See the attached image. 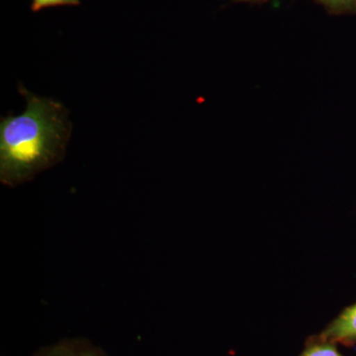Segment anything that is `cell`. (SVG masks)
I'll use <instances>...</instances> for the list:
<instances>
[{"label":"cell","mask_w":356,"mask_h":356,"mask_svg":"<svg viewBox=\"0 0 356 356\" xmlns=\"http://www.w3.org/2000/svg\"><path fill=\"white\" fill-rule=\"evenodd\" d=\"M81 0H32L30 9L33 13H39L46 8L58 6H79Z\"/></svg>","instance_id":"cell-6"},{"label":"cell","mask_w":356,"mask_h":356,"mask_svg":"<svg viewBox=\"0 0 356 356\" xmlns=\"http://www.w3.org/2000/svg\"><path fill=\"white\" fill-rule=\"evenodd\" d=\"M271 0H236L247 3H266ZM334 15H356V0H314Z\"/></svg>","instance_id":"cell-4"},{"label":"cell","mask_w":356,"mask_h":356,"mask_svg":"<svg viewBox=\"0 0 356 356\" xmlns=\"http://www.w3.org/2000/svg\"><path fill=\"white\" fill-rule=\"evenodd\" d=\"M18 90L26 98L25 111L0 119V181L10 187L62 161L72 128L62 103L33 95L22 84Z\"/></svg>","instance_id":"cell-1"},{"label":"cell","mask_w":356,"mask_h":356,"mask_svg":"<svg viewBox=\"0 0 356 356\" xmlns=\"http://www.w3.org/2000/svg\"><path fill=\"white\" fill-rule=\"evenodd\" d=\"M337 344L312 339L307 343L305 350L299 356H343L337 348Z\"/></svg>","instance_id":"cell-5"},{"label":"cell","mask_w":356,"mask_h":356,"mask_svg":"<svg viewBox=\"0 0 356 356\" xmlns=\"http://www.w3.org/2000/svg\"><path fill=\"white\" fill-rule=\"evenodd\" d=\"M318 341L353 346L356 343V303L344 309L324 331L313 337Z\"/></svg>","instance_id":"cell-2"},{"label":"cell","mask_w":356,"mask_h":356,"mask_svg":"<svg viewBox=\"0 0 356 356\" xmlns=\"http://www.w3.org/2000/svg\"><path fill=\"white\" fill-rule=\"evenodd\" d=\"M36 356H106L100 348L84 341H67L44 348Z\"/></svg>","instance_id":"cell-3"}]
</instances>
